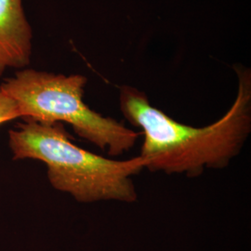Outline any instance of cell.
<instances>
[{"instance_id": "6da1fadb", "label": "cell", "mask_w": 251, "mask_h": 251, "mask_svg": "<svg viewBox=\"0 0 251 251\" xmlns=\"http://www.w3.org/2000/svg\"><path fill=\"white\" fill-rule=\"evenodd\" d=\"M236 71L238 90L232 106L214 123L201 127L177 122L136 88L120 89L123 116L144 135L140 156L146 161L145 169L195 178L207 169H225L241 152L251 132V75L247 69Z\"/></svg>"}, {"instance_id": "7a4b0ae2", "label": "cell", "mask_w": 251, "mask_h": 251, "mask_svg": "<svg viewBox=\"0 0 251 251\" xmlns=\"http://www.w3.org/2000/svg\"><path fill=\"white\" fill-rule=\"evenodd\" d=\"M18 127L9 130L13 158L44 162L54 188L70 194L80 203L137 201L132 177L145 169L142 156L116 160L89 152L73 144L60 122L25 120Z\"/></svg>"}, {"instance_id": "3957f363", "label": "cell", "mask_w": 251, "mask_h": 251, "mask_svg": "<svg viewBox=\"0 0 251 251\" xmlns=\"http://www.w3.org/2000/svg\"><path fill=\"white\" fill-rule=\"evenodd\" d=\"M87 77L25 68L0 84L15 103L18 118L41 123L65 122L81 138L110 156L134 146L140 133L111 117H103L84 101Z\"/></svg>"}, {"instance_id": "277c9868", "label": "cell", "mask_w": 251, "mask_h": 251, "mask_svg": "<svg viewBox=\"0 0 251 251\" xmlns=\"http://www.w3.org/2000/svg\"><path fill=\"white\" fill-rule=\"evenodd\" d=\"M32 50L33 29L23 0H0V77L9 68H26Z\"/></svg>"}, {"instance_id": "5b68a950", "label": "cell", "mask_w": 251, "mask_h": 251, "mask_svg": "<svg viewBox=\"0 0 251 251\" xmlns=\"http://www.w3.org/2000/svg\"><path fill=\"white\" fill-rule=\"evenodd\" d=\"M17 118L18 115L14 101L9 98L0 86V126Z\"/></svg>"}]
</instances>
